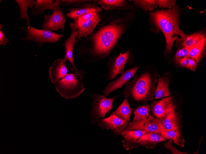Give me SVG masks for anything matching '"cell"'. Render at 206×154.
<instances>
[{
  "instance_id": "1",
  "label": "cell",
  "mask_w": 206,
  "mask_h": 154,
  "mask_svg": "<svg viewBox=\"0 0 206 154\" xmlns=\"http://www.w3.org/2000/svg\"><path fill=\"white\" fill-rule=\"evenodd\" d=\"M150 17L157 28L165 36L167 53H170L175 41H182L186 35L179 27L180 13L175 5L172 9L149 12Z\"/></svg>"
},
{
  "instance_id": "2",
  "label": "cell",
  "mask_w": 206,
  "mask_h": 154,
  "mask_svg": "<svg viewBox=\"0 0 206 154\" xmlns=\"http://www.w3.org/2000/svg\"><path fill=\"white\" fill-rule=\"evenodd\" d=\"M155 86L150 74L144 73L126 83L123 92L126 98L138 102H146L154 99Z\"/></svg>"
},
{
  "instance_id": "3",
  "label": "cell",
  "mask_w": 206,
  "mask_h": 154,
  "mask_svg": "<svg viewBox=\"0 0 206 154\" xmlns=\"http://www.w3.org/2000/svg\"><path fill=\"white\" fill-rule=\"evenodd\" d=\"M122 29L120 25L113 23L94 34L92 37L93 53L96 55L108 54L120 36Z\"/></svg>"
},
{
  "instance_id": "4",
  "label": "cell",
  "mask_w": 206,
  "mask_h": 154,
  "mask_svg": "<svg viewBox=\"0 0 206 154\" xmlns=\"http://www.w3.org/2000/svg\"><path fill=\"white\" fill-rule=\"evenodd\" d=\"M82 79L74 73H68L54 85L57 91L62 97L67 99L75 98L85 90Z\"/></svg>"
},
{
  "instance_id": "5",
  "label": "cell",
  "mask_w": 206,
  "mask_h": 154,
  "mask_svg": "<svg viewBox=\"0 0 206 154\" xmlns=\"http://www.w3.org/2000/svg\"><path fill=\"white\" fill-rule=\"evenodd\" d=\"M21 29L26 33V37L22 38L21 39L25 41L35 42L39 47L46 43H54L64 35L55 33L52 31L37 29L32 26L29 29H26L22 26Z\"/></svg>"
},
{
  "instance_id": "6",
  "label": "cell",
  "mask_w": 206,
  "mask_h": 154,
  "mask_svg": "<svg viewBox=\"0 0 206 154\" xmlns=\"http://www.w3.org/2000/svg\"><path fill=\"white\" fill-rule=\"evenodd\" d=\"M64 13V10L59 7L54 9L50 15L44 13V19L41 25L42 29L52 31H57L59 29L64 30L66 20Z\"/></svg>"
},
{
  "instance_id": "7",
  "label": "cell",
  "mask_w": 206,
  "mask_h": 154,
  "mask_svg": "<svg viewBox=\"0 0 206 154\" xmlns=\"http://www.w3.org/2000/svg\"><path fill=\"white\" fill-rule=\"evenodd\" d=\"M150 106L149 105H140L134 111V117L133 120L128 124L126 128L121 133L123 136L129 131L143 130L146 120L150 115L151 111Z\"/></svg>"
},
{
  "instance_id": "8",
  "label": "cell",
  "mask_w": 206,
  "mask_h": 154,
  "mask_svg": "<svg viewBox=\"0 0 206 154\" xmlns=\"http://www.w3.org/2000/svg\"><path fill=\"white\" fill-rule=\"evenodd\" d=\"M116 97L107 98L103 95L98 94L93 97L91 115L97 119L104 118L106 113L113 108V102Z\"/></svg>"
},
{
  "instance_id": "9",
  "label": "cell",
  "mask_w": 206,
  "mask_h": 154,
  "mask_svg": "<svg viewBox=\"0 0 206 154\" xmlns=\"http://www.w3.org/2000/svg\"><path fill=\"white\" fill-rule=\"evenodd\" d=\"M150 107L154 117L161 121L168 113L175 111L176 107L171 96L151 102Z\"/></svg>"
},
{
  "instance_id": "10",
  "label": "cell",
  "mask_w": 206,
  "mask_h": 154,
  "mask_svg": "<svg viewBox=\"0 0 206 154\" xmlns=\"http://www.w3.org/2000/svg\"><path fill=\"white\" fill-rule=\"evenodd\" d=\"M97 125L100 127L107 130H113V133L119 135L127 127L128 124L114 114L103 119H97Z\"/></svg>"
},
{
  "instance_id": "11",
  "label": "cell",
  "mask_w": 206,
  "mask_h": 154,
  "mask_svg": "<svg viewBox=\"0 0 206 154\" xmlns=\"http://www.w3.org/2000/svg\"><path fill=\"white\" fill-rule=\"evenodd\" d=\"M69 25L71 30V33L68 38L65 41L64 46L65 49V53L64 60L68 61L72 66L74 72L79 73L81 70H78L74 64L73 57V49L76 41L78 31L75 26L74 22H70Z\"/></svg>"
},
{
  "instance_id": "12",
  "label": "cell",
  "mask_w": 206,
  "mask_h": 154,
  "mask_svg": "<svg viewBox=\"0 0 206 154\" xmlns=\"http://www.w3.org/2000/svg\"><path fill=\"white\" fill-rule=\"evenodd\" d=\"M138 68L137 66L127 69L117 79L109 83L104 90L103 95L106 97L111 92L122 88L134 76Z\"/></svg>"
},
{
  "instance_id": "13",
  "label": "cell",
  "mask_w": 206,
  "mask_h": 154,
  "mask_svg": "<svg viewBox=\"0 0 206 154\" xmlns=\"http://www.w3.org/2000/svg\"><path fill=\"white\" fill-rule=\"evenodd\" d=\"M66 61L62 59L56 60L51 65L48 74L51 82L54 84L64 77L68 74Z\"/></svg>"
},
{
  "instance_id": "14",
  "label": "cell",
  "mask_w": 206,
  "mask_h": 154,
  "mask_svg": "<svg viewBox=\"0 0 206 154\" xmlns=\"http://www.w3.org/2000/svg\"><path fill=\"white\" fill-rule=\"evenodd\" d=\"M60 5H64L60 0H36L35 5L31 9V14L34 16H39L44 13L45 10H53Z\"/></svg>"
},
{
  "instance_id": "15",
  "label": "cell",
  "mask_w": 206,
  "mask_h": 154,
  "mask_svg": "<svg viewBox=\"0 0 206 154\" xmlns=\"http://www.w3.org/2000/svg\"><path fill=\"white\" fill-rule=\"evenodd\" d=\"M167 140L160 134L147 133L141 136L136 141V143L139 146L152 149L155 148L159 143Z\"/></svg>"
},
{
  "instance_id": "16",
  "label": "cell",
  "mask_w": 206,
  "mask_h": 154,
  "mask_svg": "<svg viewBox=\"0 0 206 154\" xmlns=\"http://www.w3.org/2000/svg\"><path fill=\"white\" fill-rule=\"evenodd\" d=\"M94 3H84L79 5V7L69 9L70 12L66 14L68 18L76 20L81 15L90 12L98 13L101 11V8L97 6Z\"/></svg>"
},
{
  "instance_id": "17",
  "label": "cell",
  "mask_w": 206,
  "mask_h": 154,
  "mask_svg": "<svg viewBox=\"0 0 206 154\" xmlns=\"http://www.w3.org/2000/svg\"><path fill=\"white\" fill-rule=\"evenodd\" d=\"M129 53L130 50L123 53H120L118 56L107 75L108 80L113 79L118 74H122L124 73V66L127 60Z\"/></svg>"
},
{
  "instance_id": "18",
  "label": "cell",
  "mask_w": 206,
  "mask_h": 154,
  "mask_svg": "<svg viewBox=\"0 0 206 154\" xmlns=\"http://www.w3.org/2000/svg\"><path fill=\"white\" fill-rule=\"evenodd\" d=\"M101 20L100 16L97 13L81 26H78L77 28L78 33L76 38L78 39L82 37L86 38L88 35H91L95 27Z\"/></svg>"
},
{
  "instance_id": "19",
  "label": "cell",
  "mask_w": 206,
  "mask_h": 154,
  "mask_svg": "<svg viewBox=\"0 0 206 154\" xmlns=\"http://www.w3.org/2000/svg\"><path fill=\"white\" fill-rule=\"evenodd\" d=\"M147 132L144 130L129 131L123 136L122 145L126 150H129L139 146L136 143L137 140L142 135Z\"/></svg>"
},
{
  "instance_id": "20",
  "label": "cell",
  "mask_w": 206,
  "mask_h": 154,
  "mask_svg": "<svg viewBox=\"0 0 206 154\" xmlns=\"http://www.w3.org/2000/svg\"><path fill=\"white\" fill-rule=\"evenodd\" d=\"M20 9L19 19H23L26 21L28 29L31 28L30 18L27 13L28 9H31L35 5V0H15Z\"/></svg>"
},
{
  "instance_id": "21",
  "label": "cell",
  "mask_w": 206,
  "mask_h": 154,
  "mask_svg": "<svg viewBox=\"0 0 206 154\" xmlns=\"http://www.w3.org/2000/svg\"><path fill=\"white\" fill-rule=\"evenodd\" d=\"M133 110V109L130 106L127 99L126 98L114 111L109 113L115 115L129 124L130 121V116Z\"/></svg>"
},
{
  "instance_id": "22",
  "label": "cell",
  "mask_w": 206,
  "mask_h": 154,
  "mask_svg": "<svg viewBox=\"0 0 206 154\" xmlns=\"http://www.w3.org/2000/svg\"><path fill=\"white\" fill-rule=\"evenodd\" d=\"M165 129L160 120L150 114L146 120L143 130L147 133L160 134Z\"/></svg>"
},
{
  "instance_id": "23",
  "label": "cell",
  "mask_w": 206,
  "mask_h": 154,
  "mask_svg": "<svg viewBox=\"0 0 206 154\" xmlns=\"http://www.w3.org/2000/svg\"><path fill=\"white\" fill-rule=\"evenodd\" d=\"M169 83V80L165 77L159 79L157 87L154 93L155 99L168 97L171 95V93L168 87Z\"/></svg>"
},
{
  "instance_id": "24",
  "label": "cell",
  "mask_w": 206,
  "mask_h": 154,
  "mask_svg": "<svg viewBox=\"0 0 206 154\" xmlns=\"http://www.w3.org/2000/svg\"><path fill=\"white\" fill-rule=\"evenodd\" d=\"M161 121L166 129L174 130L179 129V119L175 111L168 113Z\"/></svg>"
},
{
  "instance_id": "25",
  "label": "cell",
  "mask_w": 206,
  "mask_h": 154,
  "mask_svg": "<svg viewBox=\"0 0 206 154\" xmlns=\"http://www.w3.org/2000/svg\"><path fill=\"white\" fill-rule=\"evenodd\" d=\"M160 134L167 139L172 140L175 144L181 147H184L185 140L179 129L174 130L165 129Z\"/></svg>"
},
{
  "instance_id": "26",
  "label": "cell",
  "mask_w": 206,
  "mask_h": 154,
  "mask_svg": "<svg viewBox=\"0 0 206 154\" xmlns=\"http://www.w3.org/2000/svg\"><path fill=\"white\" fill-rule=\"evenodd\" d=\"M204 39H205V36L202 32L195 33L186 35L182 41V45L184 47L194 45Z\"/></svg>"
},
{
  "instance_id": "27",
  "label": "cell",
  "mask_w": 206,
  "mask_h": 154,
  "mask_svg": "<svg viewBox=\"0 0 206 154\" xmlns=\"http://www.w3.org/2000/svg\"><path fill=\"white\" fill-rule=\"evenodd\" d=\"M96 4L100 5L101 7L106 10H112L117 9L122 6L125 3L124 0H93Z\"/></svg>"
},
{
  "instance_id": "28",
  "label": "cell",
  "mask_w": 206,
  "mask_h": 154,
  "mask_svg": "<svg viewBox=\"0 0 206 154\" xmlns=\"http://www.w3.org/2000/svg\"><path fill=\"white\" fill-rule=\"evenodd\" d=\"M205 43V39H204L194 45L190 50L187 57H190L194 60L196 63H198L199 60Z\"/></svg>"
},
{
  "instance_id": "29",
  "label": "cell",
  "mask_w": 206,
  "mask_h": 154,
  "mask_svg": "<svg viewBox=\"0 0 206 154\" xmlns=\"http://www.w3.org/2000/svg\"><path fill=\"white\" fill-rule=\"evenodd\" d=\"M136 5L146 10L152 11L156 7V0H134Z\"/></svg>"
},
{
  "instance_id": "30",
  "label": "cell",
  "mask_w": 206,
  "mask_h": 154,
  "mask_svg": "<svg viewBox=\"0 0 206 154\" xmlns=\"http://www.w3.org/2000/svg\"><path fill=\"white\" fill-rule=\"evenodd\" d=\"M97 13L95 12H90L80 16L74 21L75 26L76 29L78 26H81L84 22L92 18Z\"/></svg>"
},
{
  "instance_id": "31",
  "label": "cell",
  "mask_w": 206,
  "mask_h": 154,
  "mask_svg": "<svg viewBox=\"0 0 206 154\" xmlns=\"http://www.w3.org/2000/svg\"><path fill=\"white\" fill-rule=\"evenodd\" d=\"M175 2L176 0H156V7H162L163 9H171L176 5Z\"/></svg>"
},
{
  "instance_id": "32",
  "label": "cell",
  "mask_w": 206,
  "mask_h": 154,
  "mask_svg": "<svg viewBox=\"0 0 206 154\" xmlns=\"http://www.w3.org/2000/svg\"><path fill=\"white\" fill-rule=\"evenodd\" d=\"M173 141L170 139L168 141L165 142L164 144V147L170 151L172 154H188L186 152H181L179 150L177 149L172 144Z\"/></svg>"
},
{
  "instance_id": "33",
  "label": "cell",
  "mask_w": 206,
  "mask_h": 154,
  "mask_svg": "<svg viewBox=\"0 0 206 154\" xmlns=\"http://www.w3.org/2000/svg\"><path fill=\"white\" fill-rule=\"evenodd\" d=\"M194 45L190 46L184 47L177 51L175 54V60H176L180 57H187V56L190 50Z\"/></svg>"
},
{
  "instance_id": "34",
  "label": "cell",
  "mask_w": 206,
  "mask_h": 154,
  "mask_svg": "<svg viewBox=\"0 0 206 154\" xmlns=\"http://www.w3.org/2000/svg\"><path fill=\"white\" fill-rule=\"evenodd\" d=\"M64 6H68L73 5V6H79L80 4L92 1L87 0H61Z\"/></svg>"
},
{
  "instance_id": "35",
  "label": "cell",
  "mask_w": 206,
  "mask_h": 154,
  "mask_svg": "<svg viewBox=\"0 0 206 154\" xmlns=\"http://www.w3.org/2000/svg\"><path fill=\"white\" fill-rule=\"evenodd\" d=\"M189 58L187 57H184L179 58L176 61L181 66L186 67L188 65Z\"/></svg>"
},
{
  "instance_id": "36",
  "label": "cell",
  "mask_w": 206,
  "mask_h": 154,
  "mask_svg": "<svg viewBox=\"0 0 206 154\" xmlns=\"http://www.w3.org/2000/svg\"><path fill=\"white\" fill-rule=\"evenodd\" d=\"M197 65L196 62L194 60L189 58L188 65L186 67L191 70L194 71Z\"/></svg>"
},
{
  "instance_id": "37",
  "label": "cell",
  "mask_w": 206,
  "mask_h": 154,
  "mask_svg": "<svg viewBox=\"0 0 206 154\" xmlns=\"http://www.w3.org/2000/svg\"><path fill=\"white\" fill-rule=\"evenodd\" d=\"M9 41L5 34L1 30H0V45H5Z\"/></svg>"
},
{
  "instance_id": "38",
  "label": "cell",
  "mask_w": 206,
  "mask_h": 154,
  "mask_svg": "<svg viewBox=\"0 0 206 154\" xmlns=\"http://www.w3.org/2000/svg\"><path fill=\"white\" fill-rule=\"evenodd\" d=\"M2 26H3L2 24H0V30H1V29L2 30Z\"/></svg>"
}]
</instances>
